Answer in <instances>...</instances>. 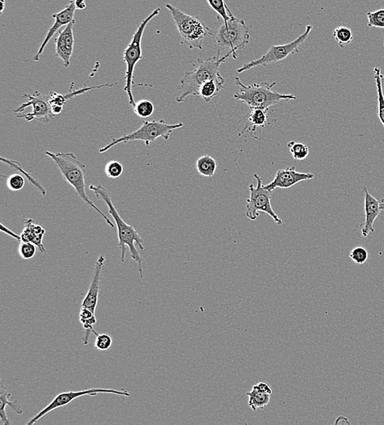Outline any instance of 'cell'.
<instances>
[{
    "mask_svg": "<svg viewBox=\"0 0 384 425\" xmlns=\"http://www.w3.org/2000/svg\"><path fill=\"white\" fill-rule=\"evenodd\" d=\"M2 7H1V14L3 11L4 6H5V0H1Z\"/></svg>",
    "mask_w": 384,
    "mask_h": 425,
    "instance_id": "7bdbcfd3",
    "label": "cell"
},
{
    "mask_svg": "<svg viewBox=\"0 0 384 425\" xmlns=\"http://www.w3.org/2000/svg\"><path fill=\"white\" fill-rule=\"evenodd\" d=\"M252 388L259 389L261 391V392H263L265 394H268L271 395L272 394V389L271 388V386H269V385H268L267 383L261 382L259 383V384H257L253 386Z\"/></svg>",
    "mask_w": 384,
    "mask_h": 425,
    "instance_id": "74e56055",
    "label": "cell"
},
{
    "mask_svg": "<svg viewBox=\"0 0 384 425\" xmlns=\"http://www.w3.org/2000/svg\"><path fill=\"white\" fill-rule=\"evenodd\" d=\"M374 75L377 88L378 116L384 127V94L383 90V81L384 77L381 73V67H374Z\"/></svg>",
    "mask_w": 384,
    "mask_h": 425,
    "instance_id": "cb8c5ba5",
    "label": "cell"
},
{
    "mask_svg": "<svg viewBox=\"0 0 384 425\" xmlns=\"http://www.w3.org/2000/svg\"><path fill=\"white\" fill-rule=\"evenodd\" d=\"M235 83L239 86V90L235 92L234 99L245 103L251 109L269 110V107L280 103L282 101L288 102L291 100H297V96L293 94H283L273 91L272 88L276 86V82H261L246 86L239 78L236 77Z\"/></svg>",
    "mask_w": 384,
    "mask_h": 425,
    "instance_id": "5b68a950",
    "label": "cell"
},
{
    "mask_svg": "<svg viewBox=\"0 0 384 425\" xmlns=\"http://www.w3.org/2000/svg\"><path fill=\"white\" fill-rule=\"evenodd\" d=\"M369 254L364 247H356L350 253V258L357 264H364L368 259Z\"/></svg>",
    "mask_w": 384,
    "mask_h": 425,
    "instance_id": "8d00e7d4",
    "label": "cell"
},
{
    "mask_svg": "<svg viewBox=\"0 0 384 425\" xmlns=\"http://www.w3.org/2000/svg\"><path fill=\"white\" fill-rule=\"evenodd\" d=\"M1 161L4 163H6L7 165L10 166L11 168H12V169L20 171L24 176H27L29 182L33 184L34 186H35L38 189V190H39L42 193V195H46V193L47 192H46L45 188L42 186V185L39 182H38V181L35 178H34V177L31 174H29L28 172L23 169L22 165H21V163L15 161H12V159H4L3 157H1Z\"/></svg>",
    "mask_w": 384,
    "mask_h": 425,
    "instance_id": "83f0119b",
    "label": "cell"
},
{
    "mask_svg": "<svg viewBox=\"0 0 384 425\" xmlns=\"http://www.w3.org/2000/svg\"><path fill=\"white\" fill-rule=\"evenodd\" d=\"M383 47H384V43H383Z\"/></svg>",
    "mask_w": 384,
    "mask_h": 425,
    "instance_id": "ee69618b",
    "label": "cell"
},
{
    "mask_svg": "<svg viewBox=\"0 0 384 425\" xmlns=\"http://www.w3.org/2000/svg\"><path fill=\"white\" fill-rule=\"evenodd\" d=\"M268 119V110L251 109V112L248 116V124L238 138L241 137L244 133L247 132L253 136V133L256 132L257 128H264L267 125ZM253 137L255 138L254 136Z\"/></svg>",
    "mask_w": 384,
    "mask_h": 425,
    "instance_id": "d6986e66",
    "label": "cell"
},
{
    "mask_svg": "<svg viewBox=\"0 0 384 425\" xmlns=\"http://www.w3.org/2000/svg\"><path fill=\"white\" fill-rule=\"evenodd\" d=\"M166 8L171 12L183 43L191 49H204L206 38L213 36L212 29L197 16L184 14L170 3H167Z\"/></svg>",
    "mask_w": 384,
    "mask_h": 425,
    "instance_id": "8992f818",
    "label": "cell"
},
{
    "mask_svg": "<svg viewBox=\"0 0 384 425\" xmlns=\"http://www.w3.org/2000/svg\"><path fill=\"white\" fill-rule=\"evenodd\" d=\"M211 8L218 14L226 23L234 18L235 15L227 5L226 0H206Z\"/></svg>",
    "mask_w": 384,
    "mask_h": 425,
    "instance_id": "484cf974",
    "label": "cell"
},
{
    "mask_svg": "<svg viewBox=\"0 0 384 425\" xmlns=\"http://www.w3.org/2000/svg\"><path fill=\"white\" fill-rule=\"evenodd\" d=\"M46 155H49V157L56 163L63 178L74 188L80 198H82L86 204L90 205L91 207L95 209L110 227H115L113 222L110 220V218L106 216V214H105L102 210H100L98 206L94 203V201L87 195L86 191V166L80 161L74 153H51V151H46Z\"/></svg>",
    "mask_w": 384,
    "mask_h": 425,
    "instance_id": "3957f363",
    "label": "cell"
},
{
    "mask_svg": "<svg viewBox=\"0 0 384 425\" xmlns=\"http://www.w3.org/2000/svg\"><path fill=\"white\" fill-rule=\"evenodd\" d=\"M79 318L80 322H82L84 329L83 343L84 345H87L88 344V339H90L91 337V334L94 333L95 335L98 334L94 330V326L97 323L95 313H93L91 310L82 307Z\"/></svg>",
    "mask_w": 384,
    "mask_h": 425,
    "instance_id": "44dd1931",
    "label": "cell"
},
{
    "mask_svg": "<svg viewBox=\"0 0 384 425\" xmlns=\"http://www.w3.org/2000/svg\"><path fill=\"white\" fill-rule=\"evenodd\" d=\"M226 79L219 75V77L210 79L200 90L198 96H200L206 103H210L215 96H217L219 92L225 88Z\"/></svg>",
    "mask_w": 384,
    "mask_h": 425,
    "instance_id": "ffe728a7",
    "label": "cell"
},
{
    "mask_svg": "<svg viewBox=\"0 0 384 425\" xmlns=\"http://www.w3.org/2000/svg\"><path fill=\"white\" fill-rule=\"evenodd\" d=\"M363 192H364L365 199V222L361 225V234L363 237H367L370 233H374V224L382 210L381 209V201L371 195L368 189L364 188Z\"/></svg>",
    "mask_w": 384,
    "mask_h": 425,
    "instance_id": "2e32d148",
    "label": "cell"
},
{
    "mask_svg": "<svg viewBox=\"0 0 384 425\" xmlns=\"http://www.w3.org/2000/svg\"><path fill=\"white\" fill-rule=\"evenodd\" d=\"M77 10L73 0H71L69 5H67L64 10L58 12V14H53L54 18V23L51 28L49 29L47 35H46L45 39L42 43L39 51L33 57L34 60L39 61L40 57L42 53H44L46 46L48 45L49 41L51 40L55 33L59 31L62 27H66L67 25L75 22V12Z\"/></svg>",
    "mask_w": 384,
    "mask_h": 425,
    "instance_id": "5bb4252c",
    "label": "cell"
},
{
    "mask_svg": "<svg viewBox=\"0 0 384 425\" xmlns=\"http://www.w3.org/2000/svg\"><path fill=\"white\" fill-rule=\"evenodd\" d=\"M23 98H26L28 102L23 103L15 109L14 113L18 114L16 117L20 119L26 120L31 122L37 120L44 123H49L50 120L54 117L49 103L47 96L36 92L34 95L23 94Z\"/></svg>",
    "mask_w": 384,
    "mask_h": 425,
    "instance_id": "7c38bea8",
    "label": "cell"
},
{
    "mask_svg": "<svg viewBox=\"0 0 384 425\" xmlns=\"http://www.w3.org/2000/svg\"><path fill=\"white\" fill-rule=\"evenodd\" d=\"M314 178L315 175L311 172H298L295 166L288 167L286 169L278 170L272 182L263 186L268 191L273 192L276 188L289 189L294 185Z\"/></svg>",
    "mask_w": 384,
    "mask_h": 425,
    "instance_id": "4fadbf2b",
    "label": "cell"
},
{
    "mask_svg": "<svg viewBox=\"0 0 384 425\" xmlns=\"http://www.w3.org/2000/svg\"><path fill=\"white\" fill-rule=\"evenodd\" d=\"M75 23V22L67 25L64 29L59 31L58 37L55 39L56 56L61 59L66 67H69L71 57L73 53Z\"/></svg>",
    "mask_w": 384,
    "mask_h": 425,
    "instance_id": "9a60e30c",
    "label": "cell"
},
{
    "mask_svg": "<svg viewBox=\"0 0 384 425\" xmlns=\"http://www.w3.org/2000/svg\"><path fill=\"white\" fill-rule=\"evenodd\" d=\"M112 345V338L108 334H97L95 347L99 351H107Z\"/></svg>",
    "mask_w": 384,
    "mask_h": 425,
    "instance_id": "e575fe53",
    "label": "cell"
},
{
    "mask_svg": "<svg viewBox=\"0 0 384 425\" xmlns=\"http://www.w3.org/2000/svg\"><path fill=\"white\" fill-rule=\"evenodd\" d=\"M124 167L119 162L111 161L107 164L105 167V172L109 179H118L120 178L122 174H123Z\"/></svg>",
    "mask_w": 384,
    "mask_h": 425,
    "instance_id": "836d02e7",
    "label": "cell"
},
{
    "mask_svg": "<svg viewBox=\"0 0 384 425\" xmlns=\"http://www.w3.org/2000/svg\"><path fill=\"white\" fill-rule=\"evenodd\" d=\"M88 188H90L91 191L95 192L97 198L103 201L104 203L108 205V213L110 216L112 217L114 222H115L117 224L118 247L120 248L121 251V262H125V247L128 246L130 250V256H132L134 262L138 263L139 276H141V279H143V259L141 255H139L136 248V246H138L139 250L141 251L145 250L141 235L139 234L138 231L134 229L133 226L126 224V222L122 220L106 188L101 186V185H99V186L91 185Z\"/></svg>",
    "mask_w": 384,
    "mask_h": 425,
    "instance_id": "6da1fadb",
    "label": "cell"
},
{
    "mask_svg": "<svg viewBox=\"0 0 384 425\" xmlns=\"http://www.w3.org/2000/svg\"><path fill=\"white\" fill-rule=\"evenodd\" d=\"M4 385L3 382H1V390H0V419H1V422L5 425H10L11 423L10 420L8 419V416L6 415V408L7 407H10L12 409H14L16 413L23 414L22 408L16 403V401L11 402L10 398L11 397V394L10 393L5 392L4 391Z\"/></svg>",
    "mask_w": 384,
    "mask_h": 425,
    "instance_id": "7402d4cb",
    "label": "cell"
},
{
    "mask_svg": "<svg viewBox=\"0 0 384 425\" xmlns=\"http://www.w3.org/2000/svg\"><path fill=\"white\" fill-rule=\"evenodd\" d=\"M341 423H343L344 424H350L348 420V419L344 417V416H340V417L337 419L336 422H335L336 424H340Z\"/></svg>",
    "mask_w": 384,
    "mask_h": 425,
    "instance_id": "60d3db41",
    "label": "cell"
},
{
    "mask_svg": "<svg viewBox=\"0 0 384 425\" xmlns=\"http://www.w3.org/2000/svg\"><path fill=\"white\" fill-rule=\"evenodd\" d=\"M136 115L141 118H149L154 112V103L149 100H141L133 107Z\"/></svg>",
    "mask_w": 384,
    "mask_h": 425,
    "instance_id": "4dcf8cb0",
    "label": "cell"
},
{
    "mask_svg": "<svg viewBox=\"0 0 384 425\" xmlns=\"http://www.w3.org/2000/svg\"><path fill=\"white\" fill-rule=\"evenodd\" d=\"M368 27L384 29V8L375 12H367Z\"/></svg>",
    "mask_w": 384,
    "mask_h": 425,
    "instance_id": "1f68e13d",
    "label": "cell"
},
{
    "mask_svg": "<svg viewBox=\"0 0 384 425\" xmlns=\"http://www.w3.org/2000/svg\"><path fill=\"white\" fill-rule=\"evenodd\" d=\"M333 36L341 48L352 43L354 36L352 29L348 27H339L333 29Z\"/></svg>",
    "mask_w": 384,
    "mask_h": 425,
    "instance_id": "4316f807",
    "label": "cell"
},
{
    "mask_svg": "<svg viewBox=\"0 0 384 425\" xmlns=\"http://www.w3.org/2000/svg\"><path fill=\"white\" fill-rule=\"evenodd\" d=\"M99 394H116L118 396L130 397L132 395L128 390H116L110 389H91L82 391H71V392H65L58 394V396L53 399V401L46 406L43 410L40 411L35 417H33L27 424V425L35 424L41 418H43L45 415L49 413L54 410L58 409L63 407L69 405L71 402L79 398L84 396H96Z\"/></svg>",
    "mask_w": 384,
    "mask_h": 425,
    "instance_id": "8fae6325",
    "label": "cell"
},
{
    "mask_svg": "<svg viewBox=\"0 0 384 425\" xmlns=\"http://www.w3.org/2000/svg\"><path fill=\"white\" fill-rule=\"evenodd\" d=\"M312 26H307L305 31L299 36L296 40L290 43L282 45H272L264 55L256 60L244 64L241 68L237 70L239 74L245 73V71L254 68L257 66H269L276 64V63L285 60L292 54L299 53V48L307 40L308 36L312 31Z\"/></svg>",
    "mask_w": 384,
    "mask_h": 425,
    "instance_id": "9c48e42d",
    "label": "cell"
},
{
    "mask_svg": "<svg viewBox=\"0 0 384 425\" xmlns=\"http://www.w3.org/2000/svg\"><path fill=\"white\" fill-rule=\"evenodd\" d=\"M218 25L213 34L215 49L219 57L230 55L238 58V52L246 47L250 41V28L245 21L234 16L226 23L221 16H217Z\"/></svg>",
    "mask_w": 384,
    "mask_h": 425,
    "instance_id": "7a4b0ae2",
    "label": "cell"
},
{
    "mask_svg": "<svg viewBox=\"0 0 384 425\" xmlns=\"http://www.w3.org/2000/svg\"><path fill=\"white\" fill-rule=\"evenodd\" d=\"M23 222L25 227L22 234L20 235L21 241L33 243L39 248L41 253L47 255V251L43 245V239L46 233L44 227L36 224L32 218L23 220Z\"/></svg>",
    "mask_w": 384,
    "mask_h": 425,
    "instance_id": "ac0fdd59",
    "label": "cell"
},
{
    "mask_svg": "<svg viewBox=\"0 0 384 425\" xmlns=\"http://www.w3.org/2000/svg\"><path fill=\"white\" fill-rule=\"evenodd\" d=\"M288 147L291 154L293 155V159H296V161H303L310 154L309 147L302 142H289Z\"/></svg>",
    "mask_w": 384,
    "mask_h": 425,
    "instance_id": "f546056e",
    "label": "cell"
},
{
    "mask_svg": "<svg viewBox=\"0 0 384 425\" xmlns=\"http://www.w3.org/2000/svg\"><path fill=\"white\" fill-rule=\"evenodd\" d=\"M218 163L211 155H202L196 162V170L198 174L206 178H211L216 174Z\"/></svg>",
    "mask_w": 384,
    "mask_h": 425,
    "instance_id": "603a6c76",
    "label": "cell"
},
{
    "mask_svg": "<svg viewBox=\"0 0 384 425\" xmlns=\"http://www.w3.org/2000/svg\"><path fill=\"white\" fill-rule=\"evenodd\" d=\"M75 8L78 10H84L86 8V0H73Z\"/></svg>",
    "mask_w": 384,
    "mask_h": 425,
    "instance_id": "ab89813d",
    "label": "cell"
},
{
    "mask_svg": "<svg viewBox=\"0 0 384 425\" xmlns=\"http://www.w3.org/2000/svg\"><path fill=\"white\" fill-rule=\"evenodd\" d=\"M105 257L101 255L97 260L94 272H93L91 283L88 287L86 297H84L82 307L88 309L95 313L97 305H98L99 294L100 289L101 277L105 263Z\"/></svg>",
    "mask_w": 384,
    "mask_h": 425,
    "instance_id": "e0dca14e",
    "label": "cell"
},
{
    "mask_svg": "<svg viewBox=\"0 0 384 425\" xmlns=\"http://www.w3.org/2000/svg\"><path fill=\"white\" fill-rule=\"evenodd\" d=\"M36 246L29 242L21 241L19 246V253L25 260L32 259L36 254Z\"/></svg>",
    "mask_w": 384,
    "mask_h": 425,
    "instance_id": "d6a6232c",
    "label": "cell"
},
{
    "mask_svg": "<svg viewBox=\"0 0 384 425\" xmlns=\"http://www.w3.org/2000/svg\"><path fill=\"white\" fill-rule=\"evenodd\" d=\"M256 179L257 186L249 185L250 195L247 200L246 217L248 220L255 221L259 216V212H264L271 216L278 225H282L283 221L278 214L274 212L272 205V192L265 189L263 184V179L259 175H254Z\"/></svg>",
    "mask_w": 384,
    "mask_h": 425,
    "instance_id": "30bf717a",
    "label": "cell"
},
{
    "mask_svg": "<svg viewBox=\"0 0 384 425\" xmlns=\"http://www.w3.org/2000/svg\"><path fill=\"white\" fill-rule=\"evenodd\" d=\"M381 209L382 211H384V198L381 201Z\"/></svg>",
    "mask_w": 384,
    "mask_h": 425,
    "instance_id": "b9f144b4",
    "label": "cell"
},
{
    "mask_svg": "<svg viewBox=\"0 0 384 425\" xmlns=\"http://www.w3.org/2000/svg\"><path fill=\"white\" fill-rule=\"evenodd\" d=\"M48 99L53 116L60 115L67 103L64 94H58L56 92H50Z\"/></svg>",
    "mask_w": 384,
    "mask_h": 425,
    "instance_id": "f1b7e54d",
    "label": "cell"
},
{
    "mask_svg": "<svg viewBox=\"0 0 384 425\" xmlns=\"http://www.w3.org/2000/svg\"><path fill=\"white\" fill-rule=\"evenodd\" d=\"M230 55L219 57L215 56L208 59L197 58L195 69L187 71L180 79L179 90L181 94L176 98L177 103H183L189 96H198L202 86L210 79L219 77V66L225 63Z\"/></svg>",
    "mask_w": 384,
    "mask_h": 425,
    "instance_id": "277c9868",
    "label": "cell"
},
{
    "mask_svg": "<svg viewBox=\"0 0 384 425\" xmlns=\"http://www.w3.org/2000/svg\"><path fill=\"white\" fill-rule=\"evenodd\" d=\"M160 12H161V8H158L152 12L147 18L143 20V22L139 25L136 32H134L132 41H130L128 47L124 50L123 62L126 64V73L125 75V86L124 87V90L126 92V94H128L129 103L132 105V107L136 105V101H134L132 91L134 86V73L137 63L143 59L141 44L143 33H145L147 25L149 24L156 16H158Z\"/></svg>",
    "mask_w": 384,
    "mask_h": 425,
    "instance_id": "ba28073f",
    "label": "cell"
},
{
    "mask_svg": "<svg viewBox=\"0 0 384 425\" xmlns=\"http://www.w3.org/2000/svg\"><path fill=\"white\" fill-rule=\"evenodd\" d=\"M247 395L249 397L248 406L254 411L259 409V408L264 409L268 405L269 401H271V394L261 392V391L255 388H252V391L248 392Z\"/></svg>",
    "mask_w": 384,
    "mask_h": 425,
    "instance_id": "d4e9b609",
    "label": "cell"
},
{
    "mask_svg": "<svg viewBox=\"0 0 384 425\" xmlns=\"http://www.w3.org/2000/svg\"><path fill=\"white\" fill-rule=\"evenodd\" d=\"M1 231H3V233L11 235L12 237L19 240V241L21 242L20 235L16 234L15 233H14V231H11L10 229H8V227H4L3 224L1 225Z\"/></svg>",
    "mask_w": 384,
    "mask_h": 425,
    "instance_id": "f35d334b",
    "label": "cell"
},
{
    "mask_svg": "<svg viewBox=\"0 0 384 425\" xmlns=\"http://www.w3.org/2000/svg\"><path fill=\"white\" fill-rule=\"evenodd\" d=\"M183 123L170 125L165 120L143 121L141 128L130 133L115 138L107 146L102 147L99 151V153H107L108 151L121 143H126L132 141L145 142V145L149 146L152 142L158 140L160 138L165 140H169L171 134L175 130L182 128Z\"/></svg>",
    "mask_w": 384,
    "mask_h": 425,
    "instance_id": "52a82bcc",
    "label": "cell"
},
{
    "mask_svg": "<svg viewBox=\"0 0 384 425\" xmlns=\"http://www.w3.org/2000/svg\"><path fill=\"white\" fill-rule=\"evenodd\" d=\"M7 184L8 188L14 192L23 190L25 186V179L21 175H12L8 178Z\"/></svg>",
    "mask_w": 384,
    "mask_h": 425,
    "instance_id": "d590c367",
    "label": "cell"
}]
</instances>
